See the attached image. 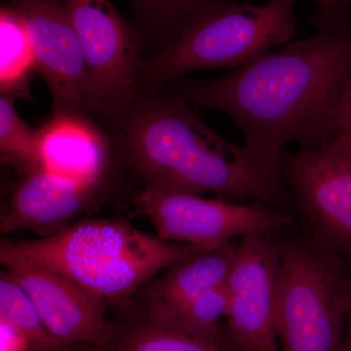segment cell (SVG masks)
Returning <instances> with one entry per match:
<instances>
[{"mask_svg": "<svg viewBox=\"0 0 351 351\" xmlns=\"http://www.w3.org/2000/svg\"><path fill=\"white\" fill-rule=\"evenodd\" d=\"M350 80L351 24L288 43L216 80L182 76L172 82V93L228 115L243 134L252 167L282 182L284 145L313 149L331 140L335 112Z\"/></svg>", "mask_w": 351, "mask_h": 351, "instance_id": "obj_1", "label": "cell"}, {"mask_svg": "<svg viewBox=\"0 0 351 351\" xmlns=\"http://www.w3.org/2000/svg\"><path fill=\"white\" fill-rule=\"evenodd\" d=\"M92 115L110 138L120 169L143 189L253 197L295 215L283 182L252 167L243 147L218 135L189 103L163 87H140Z\"/></svg>", "mask_w": 351, "mask_h": 351, "instance_id": "obj_2", "label": "cell"}, {"mask_svg": "<svg viewBox=\"0 0 351 351\" xmlns=\"http://www.w3.org/2000/svg\"><path fill=\"white\" fill-rule=\"evenodd\" d=\"M213 245L174 243L123 219H85L29 241H1L0 253L43 265L105 304L117 307L161 270Z\"/></svg>", "mask_w": 351, "mask_h": 351, "instance_id": "obj_3", "label": "cell"}, {"mask_svg": "<svg viewBox=\"0 0 351 351\" xmlns=\"http://www.w3.org/2000/svg\"><path fill=\"white\" fill-rule=\"evenodd\" d=\"M276 326L281 351H341L351 308L348 261L302 232L279 235Z\"/></svg>", "mask_w": 351, "mask_h": 351, "instance_id": "obj_4", "label": "cell"}, {"mask_svg": "<svg viewBox=\"0 0 351 351\" xmlns=\"http://www.w3.org/2000/svg\"><path fill=\"white\" fill-rule=\"evenodd\" d=\"M297 0L239 2L193 25L167 48L143 60L138 85L158 89L198 69L239 68L288 44L295 36Z\"/></svg>", "mask_w": 351, "mask_h": 351, "instance_id": "obj_5", "label": "cell"}, {"mask_svg": "<svg viewBox=\"0 0 351 351\" xmlns=\"http://www.w3.org/2000/svg\"><path fill=\"white\" fill-rule=\"evenodd\" d=\"M280 177L295 203L301 232L351 261V132L320 147L282 152Z\"/></svg>", "mask_w": 351, "mask_h": 351, "instance_id": "obj_6", "label": "cell"}, {"mask_svg": "<svg viewBox=\"0 0 351 351\" xmlns=\"http://www.w3.org/2000/svg\"><path fill=\"white\" fill-rule=\"evenodd\" d=\"M132 202L136 214L154 223L157 237L176 243L219 245L237 235L285 234L299 226L294 214L263 202L239 205L152 189H138Z\"/></svg>", "mask_w": 351, "mask_h": 351, "instance_id": "obj_7", "label": "cell"}, {"mask_svg": "<svg viewBox=\"0 0 351 351\" xmlns=\"http://www.w3.org/2000/svg\"><path fill=\"white\" fill-rule=\"evenodd\" d=\"M8 4L24 22L36 71L52 97L53 112H99L101 106L64 0H9Z\"/></svg>", "mask_w": 351, "mask_h": 351, "instance_id": "obj_8", "label": "cell"}, {"mask_svg": "<svg viewBox=\"0 0 351 351\" xmlns=\"http://www.w3.org/2000/svg\"><path fill=\"white\" fill-rule=\"evenodd\" d=\"M279 235L250 233L239 245L228 276L230 304L223 325L237 351H278L276 326L280 269Z\"/></svg>", "mask_w": 351, "mask_h": 351, "instance_id": "obj_9", "label": "cell"}, {"mask_svg": "<svg viewBox=\"0 0 351 351\" xmlns=\"http://www.w3.org/2000/svg\"><path fill=\"white\" fill-rule=\"evenodd\" d=\"M64 2L101 108L130 98L140 88L138 71L145 59L144 40L137 27L110 0Z\"/></svg>", "mask_w": 351, "mask_h": 351, "instance_id": "obj_10", "label": "cell"}, {"mask_svg": "<svg viewBox=\"0 0 351 351\" xmlns=\"http://www.w3.org/2000/svg\"><path fill=\"white\" fill-rule=\"evenodd\" d=\"M5 271L29 298L48 331L71 346L108 351V307L66 277L19 256L0 253Z\"/></svg>", "mask_w": 351, "mask_h": 351, "instance_id": "obj_11", "label": "cell"}, {"mask_svg": "<svg viewBox=\"0 0 351 351\" xmlns=\"http://www.w3.org/2000/svg\"><path fill=\"white\" fill-rule=\"evenodd\" d=\"M108 182L88 184L39 170L13 186L0 216L2 234L32 230L50 237L96 202Z\"/></svg>", "mask_w": 351, "mask_h": 351, "instance_id": "obj_12", "label": "cell"}, {"mask_svg": "<svg viewBox=\"0 0 351 351\" xmlns=\"http://www.w3.org/2000/svg\"><path fill=\"white\" fill-rule=\"evenodd\" d=\"M38 132L41 170L88 184L110 181L121 170L110 138L89 113L53 112Z\"/></svg>", "mask_w": 351, "mask_h": 351, "instance_id": "obj_13", "label": "cell"}, {"mask_svg": "<svg viewBox=\"0 0 351 351\" xmlns=\"http://www.w3.org/2000/svg\"><path fill=\"white\" fill-rule=\"evenodd\" d=\"M237 253L239 245L230 241L203 247L173 263L162 276L145 283L132 299L149 314L181 306L226 283Z\"/></svg>", "mask_w": 351, "mask_h": 351, "instance_id": "obj_14", "label": "cell"}, {"mask_svg": "<svg viewBox=\"0 0 351 351\" xmlns=\"http://www.w3.org/2000/svg\"><path fill=\"white\" fill-rule=\"evenodd\" d=\"M114 309L108 351H237L228 341L193 336L159 322L132 298Z\"/></svg>", "mask_w": 351, "mask_h": 351, "instance_id": "obj_15", "label": "cell"}, {"mask_svg": "<svg viewBox=\"0 0 351 351\" xmlns=\"http://www.w3.org/2000/svg\"><path fill=\"white\" fill-rule=\"evenodd\" d=\"M145 44V59L167 48L184 32L237 0H127Z\"/></svg>", "mask_w": 351, "mask_h": 351, "instance_id": "obj_16", "label": "cell"}, {"mask_svg": "<svg viewBox=\"0 0 351 351\" xmlns=\"http://www.w3.org/2000/svg\"><path fill=\"white\" fill-rule=\"evenodd\" d=\"M0 54L1 94L29 98V80L32 71H36V61L24 22L9 4L0 10Z\"/></svg>", "mask_w": 351, "mask_h": 351, "instance_id": "obj_17", "label": "cell"}, {"mask_svg": "<svg viewBox=\"0 0 351 351\" xmlns=\"http://www.w3.org/2000/svg\"><path fill=\"white\" fill-rule=\"evenodd\" d=\"M230 292L228 284L225 283L171 311L156 314L143 311L173 329L193 336L226 341L223 325L219 324V320L221 316H226Z\"/></svg>", "mask_w": 351, "mask_h": 351, "instance_id": "obj_18", "label": "cell"}, {"mask_svg": "<svg viewBox=\"0 0 351 351\" xmlns=\"http://www.w3.org/2000/svg\"><path fill=\"white\" fill-rule=\"evenodd\" d=\"M0 319L22 332L29 351H75L76 346L62 343L45 327L24 290L6 271L0 276Z\"/></svg>", "mask_w": 351, "mask_h": 351, "instance_id": "obj_19", "label": "cell"}, {"mask_svg": "<svg viewBox=\"0 0 351 351\" xmlns=\"http://www.w3.org/2000/svg\"><path fill=\"white\" fill-rule=\"evenodd\" d=\"M0 152L1 163L13 166L23 177L41 170L39 132L21 119L15 98L0 97Z\"/></svg>", "mask_w": 351, "mask_h": 351, "instance_id": "obj_20", "label": "cell"}, {"mask_svg": "<svg viewBox=\"0 0 351 351\" xmlns=\"http://www.w3.org/2000/svg\"><path fill=\"white\" fill-rule=\"evenodd\" d=\"M316 12L311 23L317 32L339 31L351 24V0H313Z\"/></svg>", "mask_w": 351, "mask_h": 351, "instance_id": "obj_21", "label": "cell"}, {"mask_svg": "<svg viewBox=\"0 0 351 351\" xmlns=\"http://www.w3.org/2000/svg\"><path fill=\"white\" fill-rule=\"evenodd\" d=\"M334 135L343 132H351V80L346 85L339 99L332 121Z\"/></svg>", "mask_w": 351, "mask_h": 351, "instance_id": "obj_22", "label": "cell"}, {"mask_svg": "<svg viewBox=\"0 0 351 351\" xmlns=\"http://www.w3.org/2000/svg\"><path fill=\"white\" fill-rule=\"evenodd\" d=\"M0 351H29V341L17 329L0 319Z\"/></svg>", "mask_w": 351, "mask_h": 351, "instance_id": "obj_23", "label": "cell"}, {"mask_svg": "<svg viewBox=\"0 0 351 351\" xmlns=\"http://www.w3.org/2000/svg\"><path fill=\"white\" fill-rule=\"evenodd\" d=\"M341 351H351V308L348 313V320H346L345 339H343Z\"/></svg>", "mask_w": 351, "mask_h": 351, "instance_id": "obj_24", "label": "cell"}]
</instances>
